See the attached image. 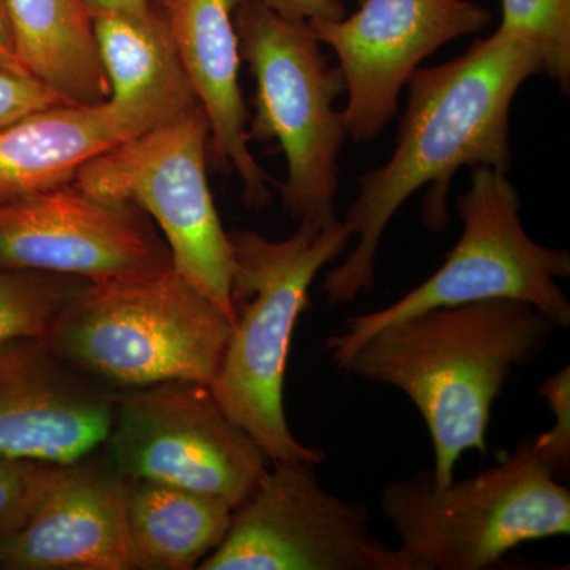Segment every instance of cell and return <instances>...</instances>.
Here are the masks:
<instances>
[{"label":"cell","mask_w":570,"mask_h":570,"mask_svg":"<svg viewBox=\"0 0 570 570\" xmlns=\"http://www.w3.org/2000/svg\"><path fill=\"white\" fill-rule=\"evenodd\" d=\"M243 0H157L209 122V151L223 171L238 176L246 205L272 202L269 178L247 141L245 99L239 88V40L235 11Z\"/></svg>","instance_id":"cell-15"},{"label":"cell","mask_w":570,"mask_h":570,"mask_svg":"<svg viewBox=\"0 0 570 570\" xmlns=\"http://www.w3.org/2000/svg\"><path fill=\"white\" fill-rule=\"evenodd\" d=\"M66 466L0 455V546L28 521Z\"/></svg>","instance_id":"cell-22"},{"label":"cell","mask_w":570,"mask_h":570,"mask_svg":"<svg viewBox=\"0 0 570 570\" xmlns=\"http://www.w3.org/2000/svg\"><path fill=\"white\" fill-rule=\"evenodd\" d=\"M0 569L137 570L122 475L89 459L67 464L28 521L0 546Z\"/></svg>","instance_id":"cell-14"},{"label":"cell","mask_w":570,"mask_h":570,"mask_svg":"<svg viewBox=\"0 0 570 570\" xmlns=\"http://www.w3.org/2000/svg\"><path fill=\"white\" fill-rule=\"evenodd\" d=\"M498 31L535 52L542 73L570 91V0H501Z\"/></svg>","instance_id":"cell-21"},{"label":"cell","mask_w":570,"mask_h":570,"mask_svg":"<svg viewBox=\"0 0 570 570\" xmlns=\"http://www.w3.org/2000/svg\"><path fill=\"white\" fill-rule=\"evenodd\" d=\"M107 445L122 478L200 491L234 510L253 493L268 460L212 385L183 379L119 392Z\"/></svg>","instance_id":"cell-9"},{"label":"cell","mask_w":570,"mask_h":570,"mask_svg":"<svg viewBox=\"0 0 570 570\" xmlns=\"http://www.w3.org/2000/svg\"><path fill=\"white\" fill-rule=\"evenodd\" d=\"M344 220L298 224L294 235L273 242L254 230L228 232L235 322L212 389L224 411L272 463L325 460L288 428L284 382L298 318L324 266L351 242Z\"/></svg>","instance_id":"cell-3"},{"label":"cell","mask_w":570,"mask_h":570,"mask_svg":"<svg viewBox=\"0 0 570 570\" xmlns=\"http://www.w3.org/2000/svg\"><path fill=\"white\" fill-rule=\"evenodd\" d=\"M71 104L29 71L0 66V130L32 112Z\"/></svg>","instance_id":"cell-23"},{"label":"cell","mask_w":570,"mask_h":570,"mask_svg":"<svg viewBox=\"0 0 570 570\" xmlns=\"http://www.w3.org/2000/svg\"><path fill=\"white\" fill-rule=\"evenodd\" d=\"M119 392L63 362L47 337L0 343V455L71 464L107 445Z\"/></svg>","instance_id":"cell-13"},{"label":"cell","mask_w":570,"mask_h":570,"mask_svg":"<svg viewBox=\"0 0 570 570\" xmlns=\"http://www.w3.org/2000/svg\"><path fill=\"white\" fill-rule=\"evenodd\" d=\"M18 59L71 104L110 97L88 0H6Z\"/></svg>","instance_id":"cell-18"},{"label":"cell","mask_w":570,"mask_h":570,"mask_svg":"<svg viewBox=\"0 0 570 570\" xmlns=\"http://www.w3.org/2000/svg\"><path fill=\"white\" fill-rule=\"evenodd\" d=\"M156 0H88L94 13L104 11H140L151 7Z\"/></svg>","instance_id":"cell-27"},{"label":"cell","mask_w":570,"mask_h":570,"mask_svg":"<svg viewBox=\"0 0 570 570\" xmlns=\"http://www.w3.org/2000/svg\"><path fill=\"white\" fill-rule=\"evenodd\" d=\"M570 374L566 366L560 373L547 379L539 389V395L546 397L553 412L554 425L546 433L534 438L535 444L550 461L554 472L568 471L570 463Z\"/></svg>","instance_id":"cell-24"},{"label":"cell","mask_w":570,"mask_h":570,"mask_svg":"<svg viewBox=\"0 0 570 570\" xmlns=\"http://www.w3.org/2000/svg\"><path fill=\"white\" fill-rule=\"evenodd\" d=\"M281 17L294 21H332L346 14L343 0H262Z\"/></svg>","instance_id":"cell-25"},{"label":"cell","mask_w":570,"mask_h":570,"mask_svg":"<svg viewBox=\"0 0 570 570\" xmlns=\"http://www.w3.org/2000/svg\"><path fill=\"white\" fill-rule=\"evenodd\" d=\"M85 277L33 269L0 268V343L18 337H48Z\"/></svg>","instance_id":"cell-20"},{"label":"cell","mask_w":570,"mask_h":570,"mask_svg":"<svg viewBox=\"0 0 570 570\" xmlns=\"http://www.w3.org/2000/svg\"><path fill=\"white\" fill-rule=\"evenodd\" d=\"M0 66L26 70L18 59L17 48H14L13 31H11L6 0H0Z\"/></svg>","instance_id":"cell-26"},{"label":"cell","mask_w":570,"mask_h":570,"mask_svg":"<svg viewBox=\"0 0 570 570\" xmlns=\"http://www.w3.org/2000/svg\"><path fill=\"white\" fill-rule=\"evenodd\" d=\"M317 464L273 463L200 570H409L370 534L363 505L318 485Z\"/></svg>","instance_id":"cell-10"},{"label":"cell","mask_w":570,"mask_h":570,"mask_svg":"<svg viewBox=\"0 0 570 570\" xmlns=\"http://www.w3.org/2000/svg\"><path fill=\"white\" fill-rule=\"evenodd\" d=\"M209 122L202 105L119 142L85 165L73 184L151 217L174 268L235 322L230 239L208 181Z\"/></svg>","instance_id":"cell-8"},{"label":"cell","mask_w":570,"mask_h":570,"mask_svg":"<svg viewBox=\"0 0 570 570\" xmlns=\"http://www.w3.org/2000/svg\"><path fill=\"white\" fill-rule=\"evenodd\" d=\"M520 206L508 174L472 168L471 187L456 198L463 230L444 265L392 305L348 318L326 343L333 362L343 367L379 330L434 307L515 299L568 328L570 303L558 279L570 276V253L535 243L521 225Z\"/></svg>","instance_id":"cell-7"},{"label":"cell","mask_w":570,"mask_h":570,"mask_svg":"<svg viewBox=\"0 0 570 570\" xmlns=\"http://www.w3.org/2000/svg\"><path fill=\"white\" fill-rule=\"evenodd\" d=\"M140 134L108 100L32 112L0 130V204L69 184L86 164Z\"/></svg>","instance_id":"cell-17"},{"label":"cell","mask_w":570,"mask_h":570,"mask_svg":"<svg viewBox=\"0 0 570 570\" xmlns=\"http://www.w3.org/2000/svg\"><path fill=\"white\" fill-rule=\"evenodd\" d=\"M124 487L137 570L197 569L230 527L223 499L148 479L124 478Z\"/></svg>","instance_id":"cell-19"},{"label":"cell","mask_w":570,"mask_h":570,"mask_svg":"<svg viewBox=\"0 0 570 570\" xmlns=\"http://www.w3.org/2000/svg\"><path fill=\"white\" fill-rule=\"evenodd\" d=\"M538 73L542 67L535 52L497 31L459 58L419 67L411 75L395 151L358 179V195L348 206L344 224L356 236V245L325 276L330 305H347L374 287L382 235L397 209L422 187L431 186L423 200V224L439 234L449 223L448 195L460 168L490 167L508 174L510 110L521 85Z\"/></svg>","instance_id":"cell-1"},{"label":"cell","mask_w":570,"mask_h":570,"mask_svg":"<svg viewBox=\"0 0 570 570\" xmlns=\"http://www.w3.org/2000/svg\"><path fill=\"white\" fill-rule=\"evenodd\" d=\"M534 439L475 478L438 487L433 472L389 483L381 508L409 570L493 568L524 542L568 535L570 491Z\"/></svg>","instance_id":"cell-5"},{"label":"cell","mask_w":570,"mask_h":570,"mask_svg":"<svg viewBox=\"0 0 570 570\" xmlns=\"http://www.w3.org/2000/svg\"><path fill=\"white\" fill-rule=\"evenodd\" d=\"M232 325L170 266L86 281L47 341L63 362L116 392L179 379L212 385Z\"/></svg>","instance_id":"cell-4"},{"label":"cell","mask_w":570,"mask_h":570,"mask_svg":"<svg viewBox=\"0 0 570 570\" xmlns=\"http://www.w3.org/2000/svg\"><path fill=\"white\" fill-rule=\"evenodd\" d=\"M239 56L255 81L247 141H276L287 164L281 184L285 212L298 224L337 219L340 156L347 137L333 104L346 92L305 21L288 20L262 0H243L235 11Z\"/></svg>","instance_id":"cell-6"},{"label":"cell","mask_w":570,"mask_h":570,"mask_svg":"<svg viewBox=\"0 0 570 570\" xmlns=\"http://www.w3.org/2000/svg\"><path fill=\"white\" fill-rule=\"evenodd\" d=\"M170 266V249L148 214L99 200L73 181L0 204V268L96 281Z\"/></svg>","instance_id":"cell-12"},{"label":"cell","mask_w":570,"mask_h":570,"mask_svg":"<svg viewBox=\"0 0 570 570\" xmlns=\"http://www.w3.org/2000/svg\"><path fill=\"white\" fill-rule=\"evenodd\" d=\"M491 21L493 14L472 0H360L351 17L307 22L318 43L335 51L343 71L347 137L366 142L381 135L422 62Z\"/></svg>","instance_id":"cell-11"},{"label":"cell","mask_w":570,"mask_h":570,"mask_svg":"<svg viewBox=\"0 0 570 570\" xmlns=\"http://www.w3.org/2000/svg\"><path fill=\"white\" fill-rule=\"evenodd\" d=\"M108 102L142 132L198 105L159 3L140 11L94 13Z\"/></svg>","instance_id":"cell-16"},{"label":"cell","mask_w":570,"mask_h":570,"mask_svg":"<svg viewBox=\"0 0 570 570\" xmlns=\"http://www.w3.org/2000/svg\"><path fill=\"white\" fill-rule=\"evenodd\" d=\"M554 328L538 307L515 299L434 307L379 330L343 370L414 403L433 442L434 483L448 487L464 452H487L494 401Z\"/></svg>","instance_id":"cell-2"}]
</instances>
